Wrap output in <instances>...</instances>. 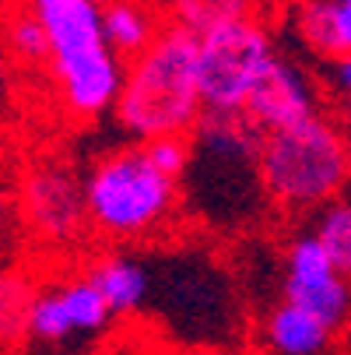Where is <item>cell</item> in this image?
Wrapping results in <instances>:
<instances>
[{"label":"cell","mask_w":351,"mask_h":355,"mask_svg":"<svg viewBox=\"0 0 351 355\" xmlns=\"http://www.w3.org/2000/svg\"><path fill=\"white\" fill-rule=\"evenodd\" d=\"M8 88V71H4V64H0V92Z\"/></svg>","instance_id":"7402d4cb"},{"label":"cell","mask_w":351,"mask_h":355,"mask_svg":"<svg viewBox=\"0 0 351 355\" xmlns=\"http://www.w3.org/2000/svg\"><path fill=\"white\" fill-rule=\"evenodd\" d=\"M267 341L281 355H320L330 341V327L298 302H281L267 320Z\"/></svg>","instance_id":"7c38bea8"},{"label":"cell","mask_w":351,"mask_h":355,"mask_svg":"<svg viewBox=\"0 0 351 355\" xmlns=\"http://www.w3.org/2000/svg\"><path fill=\"white\" fill-rule=\"evenodd\" d=\"M257 176L264 193L288 211L323 208L351 176L348 141L323 116L291 130L264 134Z\"/></svg>","instance_id":"277c9868"},{"label":"cell","mask_w":351,"mask_h":355,"mask_svg":"<svg viewBox=\"0 0 351 355\" xmlns=\"http://www.w3.org/2000/svg\"><path fill=\"white\" fill-rule=\"evenodd\" d=\"M298 32H303V39L316 53H323L330 60L344 57L337 25H334V0H303V8H298Z\"/></svg>","instance_id":"e0dca14e"},{"label":"cell","mask_w":351,"mask_h":355,"mask_svg":"<svg viewBox=\"0 0 351 355\" xmlns=\"http://www.w3.org/2000/svg\"><path fill=\"white\" fill-rule=\"evenodd\" d=\"M348 162H351V137H348Z\"/></svg>","instance_id":"cb8c5ba5"},{"label":"cell","mask_w":351,"mask_h":355,"mask_svg":"<svg viewBox=\"0 0 351 355\" xmlns=\"http://www.w3.org/2000/svg\"><path fill=\"white\" fill-rule=\"evenodd\" d=\"M285 299L316 313L330 331L341 327L351 313V285L330 261L323 243L309 232L298 236L288 246V268H285Z\"/></svg>","instance_id":"52a82bcc"},{"label":"cell","mask_w":351,"mask_h":355,"mask_svg":"<svg viewBox=\"0 0 351 355\" xmlns=\"http://www.w3.org/2000/svg\"><path fill=\"white\" fill-rule=\"evenodd\" d=\"M113 310L95 288L88 275L57 282L53 288H39L32 306V334L39 341H64L78 331H102Z\"/></svg>","instance_id":"9c48e42d"},{"label":"cell","mask_w":351,"mask_h":355,"mask_svg":"<svg viewBox=\"0 0 351 355\" xmlns=\"http://www.w3.org/2000/svg\"><path fill=\"white\" fill-rule=\"evenodd\" d=\"M39 295V282L25 268L0 271V355L25 345L32 334V306Z\"/></svg>","instance_id":"8fae6325"},{"label":"cell","mask_w":351,"mask_h":355,"mask_svg":"<svg viewBox=\"0 0 351 355\" xmlns=\"http://www.w3.org/2000/svg\"><path fill=\"white\" fill-rule=\"evenodd\" d=\"M334 25L341 39V53H351V0H334Z\"/></svg>","instance_id":"d6986e66"},{"label":"cell","mask_w":351,"mask_h":355,"mask_svg":"<svg viewBox=\"0 0 351 355\" xmlns=\"http://www.w3.org/2000/svg\"><path fill=\"white\" fill-rule=\"evenodd\" d=\"M95 288L102 292V299L109 302L113 313H134L144 295H147V275L137 261L123 257V253H102L98 261H91V268L84 271Z\"/></svg>","instance_id":"4fadbf2b"},{"label":"cell","mask_w":351,"mask_h":355,"mask_svg":"<svg viewBox=\"0 0 351 355\" xmlns=\"http://www.w3.org/2000/svg\"><path fill=\"white\" fill-rule=\"evenodd\" d=\"M141 151L159 173H165L176 183L186 176V169L193 162V141L190 137H155V141H144Z\"/></svg>","instance_id":"ac0fdd59"},{"label":"cell","mask_w":351,"mask_h":355,"mask_svg":"<svg viewBox=\"0 0 351 355\" xmlns=\"http://www.w3.org/2000/svg\"><path fill=\"white\" fill-rule=\"evenodd\" d=\"M15 215H18V211H15V197L8 193L4 183H0V243L11 236V218H15Z\"/></svg>","instance_id":"ffe728a7"},{"label":"cell","mask_w":351,"mask_h":355,"mask_svg":"<svg viewBox=\"0 0 351 355\" xmlns=\"http://www.w3.org/2000/svg\"><path fill=\"white\" fill-rule=\"evenodd\" d=\"M113 113L141 144L155 137H190L204 120L197 81V35L165 21L155 42L141 57L127 60Z\"/></svg>","instance_id":"6da1fadb"},{"label":"cell","mask_w":351,"mask_h":355,"mask_svg":"<svg viewBox=\"0 0 351 355\" xmlns=\"http://www.w3.org/2000/svg\"><path fill=\"white\" fill-rule=\"evenodd\" d=\"M334 85L344 95H351V53H344V57L334 60Z\"/></svg>","instance_id":"44dd1931"},{"label":"cell","mask_w":351,"mask_h":355,"mask_svg":"<svg viewBox=\"0 0 351 355\" xmlns=\"http://www.w3.org/2000/svg\"><path fill=\"white\" fill-rule=\"evenodd\" d=\"M84 205L91 232L106 243H130L159 232L176 205L179 183L159 173L141 148L102 155L84 176Z\"/></svg>","instance_id":"3957f363"},{"label":"cell","mask_w":351,"mask_h":355,"mask_svg":"<svg viewBox=\"0 0 351 355\" xmlns=\"http://www.w3.org/2000/svg\"><path fill=\"white\" fill-rule=\"evenodd\" d=\"M162 18L144 4V0H109L102 4V28L120 60L141 57L162 32Z\"/></svg>","instance_id":"30bf717a"},{"label":"cell","mask_w":351,"mask_h":355,"mask_svg":"<svg viewBox=\"0 0 351 355\" xmlns=\"http://www.w3.org/2000/svg\"><path fill=\"white\" fill-rule=\"evenodd\" d=\"M274 42L260 18L222 25L197 39V81L204 116H242L249 92L274 60Z\"/></svg>","instance_id":"5b68a950"},{"label":"cell","mask_w":351,"mask_h":355,"mask_svg":"<svg viewBox=\"0 0 351 355\" xmlns=\"http://www.w3.org/2000/svg\"><path fill=\"white\" fill-rule=\"evenodd\" d=\"M323 250L330 253V261L337 264V271L344 278H351V205H341V200H330L323 208L316 232H313Z\"/></svg>","instance_id":"2e32d148"},{"label":"cell","mask_w":351,"mask_h":355,"mask_svg":"<svg viewBox=\"0 0 351 355\" xmlns=\"http://www.w3.org/2000/svg\"><path fill=\"white\" fill-rule=\"evenodd\" d=\"M344 116H348V127H351V95L344 98Z\"/></svg>","instance_id":"603a6c76"},{"label":"cell","mask_w":351,"mask_h":355,"mask_svg":"<svg viewBox=\"0 0 351 355\" xmlns=\"http://www.w3.org/2000/svg\"><path fill=\"white\" fill-rule=\"evenodd\" d=\"M242 116L253 123L260 134L291 130L298 123H309V120L320 116L316 88L309 85V78L298 71L291 60L274 57L267 64V71L260 74L257 88L249 92Z\"/></svg>","instance_id":"ba28073f"},{"label":"cell","mask_w":351,"mask_h":355,"mask_svg":"<svg viewBox=\"0 0 351 355\" xmlns=\"http://www.w3.org/2000/svg\"><path fill=\"white\" fill-rule=\"evenodd\" d=\"M39 18L49 39V78L60 103L81 116L95 120L116 106L127 60L113 53L102 28L98 0H21Z\"/></svg>","instance_id":"7a4b0ae2"},{"label":"cell","mask_w":351,"mask_h":355,"mask_svg":"<svg viewBox=\"0 0 351 355\" xmlns=\"http://www.w3.org/2000/svg\"><path fill=\"white\" fill-rule=\"evenodd\" d=\"M257 11H260V0H169L165 21L179 25L200 39L222 25L257 18Z\"/></svg>","instance_id":"5bb4252c"},{"label":"cell","mask_w":351,"mask_h":355,"mask_svg":"<svg viewBox=\"0 0 351 355\" xmlns=\"http://www.w3.org/2000/svg\"><path fill=\"white\" fill-rule=\"evenodd\" d=\"M4 39H8V49L21 60V64H46L49 60V39H46V28L39 25V18L21 4L8 15V25H4Z\"/></svg>","instance_id":"9a60e30c"},{"label":"cell","mask_w":351,"mask_h":355,"mask_svg":"<svg viewBox=\"0 0 351 355\" xmlns=\"http://www.w3.org/2000/svg\"><path fill=\"white\" fill-rule=\"evenodd\" d=\"M15 211L21 229L46 253H67L91 232L84 180H78V173L60 159H35L21 169Z\"/></svg>","instance_id":"8992f818"}]
</instances>
